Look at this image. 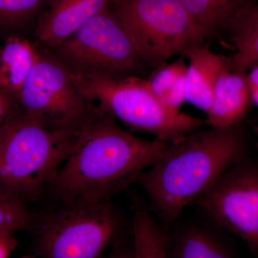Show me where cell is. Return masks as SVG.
I'll list each match as a JSON object with an SVG mask.
<instances>
[{
    "mask_svg": "<svg viewBox=\"0 0 258 258\" xmlns=\"http://www.w3.org/2000/svg\"><path fill=\"white\" fill-rule=\"evenodd\" d=\"M170 144L132 135L97 105L44 198L64 205L111 201L159 161Z\"/></svg>",
    "mask_w": 258,
    "mask_h": 258,
    "instance_id": "obj_1",
    "label": "cell"
},
{
    "mask_svg": "<svg viewBox=\"0 0 258 258\" xmlns=\"http://www.w3.org/2000/svg\"><path fill=\"white\" fill-rule=\"evenodd\" d=\"M245 147L240 124L198 129L171 143L163 157L136 182L147 194L149 208L168 231L186 205L243 157Z\"/></svg>",
    "mask_w": 258,
    "mask_h": 258,
    "instance_id": "obj_2",
    "label": "cell"
},
{
    "mask_svg": "<svg viewBox=\"0 0 258 258\" xmlns=\"http://www.w3.org/2000/svg\"><path fill=\"white\" fill-rule=\"evenodd\" d=\"M79 131L47 128L17 106L0 123V194L28 203L40 201L74 149Z\"/></svg>",
    "mask_w": 258,
    "mask_h": 258,
    "instance_id": "obj_3",
    "label": "cell"
},
{
    "mask_svg": "<svg viewBox=\"0 0 258 258\" xmlns=\"http://www.w3.org/2000/svg\"><path fill=\"white\" fill-rule=\"evenodd\" d=\"M125 221L111 201L86 205L50 203L32 211V248L44 258H96L113 246V255L127 249Z\"/></svg>",
    "mask_w": 258,
    "mask_h": 258,
    "instance_id": "obj_4",
    "label": "cell"
},
{
    "mask_svg": "<svg viewBox=\"0 0 258 258\" xmlns=\"http://www.w3.org/2000/svg\"><path fill=\"white\" fill-rule=\"evenodd\" d=\"M76 78L84 92L101 109L131 128L152 134L158 140L172 143L208 125L207 119L163 104L148 87L146 80L137 76Z\"/></svg>",
    "mask_w": 258,
    "mask_h": 258,
    "instance_id": "obj_5",
    "label": "cell"
},
{
    "mask_svg": "<svg viewBox=\"0 0 258 258\" xmlns=\"http://www.w3.org/2000/svg\"><path fill=\"white\" fill-rule=\"evenodd\" d=\"M48 50L71 74L83 79L136 76L145 64L110 8Z\"/></svg>",
    "mask_w": 258,
    "mask_h": 258,
    "instance_id": "obj_6",
    "label": "cell"
},
{
    "mask_svg": "<svg viewBox=\"0 0 258 258\" xmlns=\"http://www.w3.org/2000/svg\"><path fill=\"white\" fill-rule=\"evenodd\" d=\"M17 106L47 128L78 132L96 111L77 78L48 49L38 58L16 96Z\"/></svg>",
    "mask_w": 258,
    "mask_h": 258,
    "instance_id": "obj_7",
    "label": "cell"
},
{
    "mask_svg": "<svg viewBox=\"0 0 258 258\" xmlns=\"http://www.w3.org/2000/svg\"><path fill=\"white\" fill-rule=\"evenodd\" d=\"M113 12L144 63L158 66L204 40L179 0H114Z\"/></svg>",
    "mask_w": 258,
    "mask_h": 258,
    "instance_id": "obj_8",
    "label": "cell"
},
{
    "mask_svg": "<svg viewBox=\"0 0 258 258\" xmlns=\"http://www.w3.org/2000/svg\"><path fill=\"white\" fill-rule=\"evenodd\" d=\"M236 161L192 203L258 254V164Z\"/></svg>",
    "mask_w": 258,
    "mask_h": 258,
    "instance_id": "obj_9",
    "label": "cell"
},
{
    "mask_svg": "<svg viewBox=\"0 0 258 258\" xmlns=\"http://www.w3.org/2000/svg\"><path fill=\"white\" fill-rule=\"evenodd\" d=\"M114 0H50L37 28L44 47L59 45L88 20L109 8Z\"/></svg>",
    "mask_w": 258,
    "mask_h": 258,
    "instance_id": "obj_10",
    "label": "cell"
},
{
    "mask_svg": "<svg viewBox=\"0 0 258 258\" xmlns=\"http://www.w3.org/2000/svg\"><path fill=\"white\" fill-rule=\"evenodd\" d=\"M251 101L247 74L231 69L227 61L220 75L210 111L208 125L227 128L240 124Z\"/></svg>",
    "mask_w": 258,
    "mask_h": 258,
    "instance_id": "obj_11",
    "label": "cell"
},
{
    "mask_svg": "<svg viewBox=\"0 0 258 258\" xmlns=\"http://www.w3.org/2000/svg\"><path fill=\"white\" fill-rule=\"evenodd\" d=\"M182 55L189 61L186 70V101L208 115L227 57L217 55L207 45L200 44L187 49Z\"/></svg>",
    "mask_w": 258,
    "mask_h": 258,
    "instance_id": "obj_12",
    "label": "cell"
},
{
    "mask_svg": "<svg viewBox=\"0 0 258 258\" xmlns=\"http://www.w3.org/2000/svg\"><path fill=\"white\" fill-rule=\"evenodd\" d=\"M227 33L234 53L227 57L231 69L247 72L258 64V0L242 6L223 29Z\"/></svg>",
    "mask_w": 258,
    "mask_h": 258,
    "instance_id": "obj_13",
    "label": "cell"
},
{
    "mask_svg": "<svg viewBox=\"0 0 258 258\" xmlns=\"http://www.w3.org/2000/svg\"><path fill=\"white\" fill-rule=\"evenodd\" d=\"M134 218L133 237L128 257H167L169 235L149 208L148 203L137 195H130Z\"/></svg>",
    "mask_w": 258,
    "mask_h": 258,
    "instance_id": "obj_14",
    "label": "cell"
},
{
    "mask_svg": "<svg viewBox=\"0 0 258 258\" xmlns=\"http://www.w3.org/2000/svg\"><path fill=\"white\" fill-rule=\"evenodd\" d=\"M40 47L23 37H10L0 45V89L16 98L38 58Z\"/></svg>",
    "mask_w": 258,
    "mask_h": 258,
    "instance_id": "obj_15",
    "label": "cell"
},
{
    "mask_svg": "<svg viewBox=\"0 0 258 258\" xmlns=\"http://www.w3.org/2000/svg\"><path fill=\"white\" fill-rule=\"evenodd\" d=\"M226 258L232 252L218 233L205 226L191 224L169 235L167 257Z\"/></svg>",
    "mask_w": 258,
    "mask_h": 258,
    "instance_id": "obj_16",
    "label": "cell"
},
{
    "mask_svg": "<svg viewBox=\"0 0 258 258\" xmlns=\"http://www.w3.org/2000/svg\"><path fill=\"white\" fill-rule=\"evenodd\" d=\"M187 64L181 55L171 63L158 66L146 80L148 87L166 106L179 110L186 101V76Z\"/></svg>",
    "mask_w": 258,
    "mask_h": 258,
    "instance_id": "obj_17",
    "label": "cell"
},
{
    "mask_svg": "<svg viewBox=\"0 0 258 258\" xmlns=\"http://www.w3.org/2000/svg\"><path fill=\"white\" fill-rule=\"evenodd\" d=\"M204 39L223 30L229 20L250 0H179Z\"/></svg>",
    "mask_w": 258,
    "mask_h": 258,
    "instance_id": "obj_18",
    "label": "cell"
},
{
    "mask_svg": "<svg viewBox=\"0 0 258 258\" xmlns=\"http://www.w3.org/2000/svg\"><path fill=\"white\" fill-rule=\"evenodd\" d=\"M50 0H0V29L20 28L40 13Z\"/></svg>",
    "mask_w": 258,
    "mask_h": 258,
    "instance_id": "obj_19",
    "label": "cell"
},
{
    "mask_svg": "<svg viewBox=\"0 0 258 258\" xmlns=\"http://www.w3.org/2000/svg\"><path fill=\"white\" fill-rule=\"evenodd\" d=\"M31 217L27 202L0 194V231H28Z\"/></svg>",
    "mask_w": 258,
    "mask_h": 258,
    "instance_id": "obj_20",
    "label": "cell"
},
{
    "mask_svg": "<svg viewBox=\"0 0 258 258\" xmlns=\"http://www.w3.org/2000/svg\"><path fill=\"white\" fill-rule=\"evenodd\" d=\"M15 231L5 230L0 231V258L9 257L17 246L15 238Z\"/></svg>",
    "mask_w": 258,
    "mask_h": 258,
    "instance_id": "obj_21",
    "label": "cell"
},
{
    "mask_svg": "<svg viewBox=\"0 0 258 258\" xmlns=\"http://www.w3.org/2000/svg\"><path fill=\"white\" fill-rule=\"evenodd\" d=\"M17 108L16 98L11 93L0 89V123Z\"/></svg>",
    "mask_w": 258,
    "mask_h": 258,
    "instance_id": "obj_22",
    "label": "cell"
},
{
    "mask_svg": "<svg viewBox=\"0 0 258 258\" xmlns=\"http://www.w3.org/2000/svg\"><path fill=\"white\" fill-rule=\"evenodd\" d=\"M247 83L250 91L251 101L258 106V64L247 73Z\"/></svg>",
    "mask_w": 258,
    "mask_h": 258,
    "instance_id": "obj_23",
    "label": "cell"
},
{
    "mask_svg": "<svg viewBox=\"0 0 258 258\" xmlns=\"http://www.w3.org/2000/svg\"><path fill=\"white\" fill-rule=\"evenodd\" d=\"M254 132H255L256 135H257V141H258V123H257V124H256L255 125H254ZM257 145H258V142H257Z\"/></svg>",
    "mask_w": 258,
    "mask_h": 258,
    "instance_id": "obj_24",
    "label": "cell"
}]
</instances>
